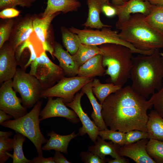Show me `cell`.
I'll return each instance as SVG.
<instances>
[{
	"label": "cell",
	"mask_w": 163,
	"mask_h": 163,
	"mask_svg": "<svg viewBox=\"0 0 163 163\" xmlns=\"http://www.w3.org/2000/svg\"><path fill=\"white\" fill-rule=\"evenodd\" d=\"M102 105V116L110 129L124 133L135 129L147 132V112L152 106L131 86L123 87L111 94Z\"/></svg>",
	"instance_id": "1"
},
{
	"label": "cell",
	"mask_w": 163,
	"mask_h": 163,
	"mask_svg": "<svg viewBox=\"0 0 163 163\" xmlns=\"http://www.w3.org/2000/svg\"><path fill=\"white\" fill-rule=\"evenodd\" d=\"M130 78L132 88L147 98L163 84V57L159 49L150 55L133 57Z\"/></svg>",
	"instance_id": "2"
},
{
	"label": "cell",
	"mask_w": 163,
	"mask_h": 163,
	"mask_svg": "<svg viewBox=\"0 0 163 163\" xmlns=\"http://www.w3.org/2000/svg\"><path fill=\"white\" fill-rule=\"evenodd\" d=\"M145 16L140 13L131 15L119 28L120 37L140 50L149 51L163 48V35L146 21Z\"/></svg>",
	"instance_id": "3"
},
{
	"label": "cell",
	"mask_w": 163,
	"mask_h": 163,
	"mask_svg": "<svg viewBox=\"0 0 163 163\" xmlns=\"http://www.w3.org/2000/svg\"><path fill=\"white\" fill-rule=\"evenodd\" d=\"M99 47L103 65L107 67L105 74L110 76L109 83L123 87L130 78L133 52L126 46L116 44H105Z\"/></svg>",
	"instance_id": "4"
},
{
	"label": "cell",
	"mask_w": 163,
	"mask_h": 163,
	"mask_svg": "<svg viewBox=\"0 0 163 163\" xmlns=\"http://www.w3.org/2000/svg\"><path fill=\"white\" fill-rule=\"evenodd\" d=\"M42 104V101H39L25 115L16 119L7 120L0 124L28 138L35 146L38 155L41 156L43 155L42 145L48 141L42 134L40 127V114Z\"/></svg>",
	"instance_id": "5"
},
{
	"label": "cell",
	"mask_w": 163,
	"mask_h": 163,
	"mask_svg": "<svg viewBox=\"0 0 163 163\" xmlns=\"http://www.w3.org/2000/svg\"><path fill=\"white\" fill-rule=\"evenodd\" d=\"M69 30L78 36L82 44L96 46L107 43L118 44L128 47L134 53L144 55L150 54V52L139 50L124 41L121 39L117 31L112 30L110 27H104L100 30L87 28L80 29L71 27Z\"/></svg>",
	"instance_id": "6"
},
{
	"label": "cell",
	"mask_w": 163,
	"mask_h": 163,
	"mask_svg": "<svg viewBox=\"0 0 163 163\" xmlns=\"http://www.w3.org/2000/svg\"><path fill=\"white\" fill-rule=\"evenodd\" d=\"M14 90L20 94L24 106L27 109L33 107L40 101L43 90L38 78L34 75L17 69L13 78Z\"/></svg>",
	"instance_id": "7"
},
{
	"label": "cell",
	"mask_w": 163,
	"mask_h": 163,
	"mask_svg": "<svg viewBox=\"0 0 163 163\" xmlns=\"http://www.w3.org/2000/svg\"><path fill=\"white\" fill-rule=\"evenodd\" d=\"M29 73L38 78L43 90L53 86L65 75L59 66L53 63L48 58L45 51L31 63Z\"/></svg>",
	"instance_id": "8"
},
{
	"label": "cell",
	"mask_w": 163,
	"mask_h": 163,
	"mask_svg": "<svg viewBox=\"0 0 163 163\" xmlns=\"http://www.w3.org/2000/svg\"><path fill=\"white\" fill-rule=\"evenodd\" d=\"M93 78L76 76L63 77L53 86L43 90L40 98L57 97L62 98L65 104L71 102L76 94L83 87Z\"/></svg>",
	"instance_id": "9"
},
{
	"label": "cell",
	"mask_w": 163,
	"mask_h": 163,
	"mask_svg": "<svg viewBox=\"0 0 163 163\" xmlns=\"http://www.w3.org/2000/svg\"><path fill=\"white\" fill-rule=\"evenodd\" d=\"M13 89L12 79L2 83L0 88V110L16 119L26 114L27 109L21 104V99Z\"/></svg>",
	"instance_id": "10"
},
{
	"label": "cell",
	"mask_w": 163,
	"mask_h": 163,
	"mask_svg": "<svg viewBox=\"0 0 163 163\" xmlns=\"http://www.w3.org/2000/svg\"><path fill=\"white\" fill-rule=\"evenodd\" d=\"M84 94L82 91L79 93L77 92L73 100L66 105L75 112L82 123V126L78 129V135L83 136L87 134L91 139L94 143L98 136V132L100 130L90 119L82 107L81 101Z\"/></svg>",
	"instance_id": "11"
},
{
	"label": "cell",
	"mask_w": 163,
	"mask_h": 163,
	"mask_svg": "<svg viewBox=\"0 0 163 163\" xmlns=\"http://www.w3.org/2000/svg\"><path fill=\"white\" fill-rule=\"evenodd\" d=\"M53 97H48L46 105L40 113V121L51 117H60L65 118L73 123L79 121L75 112L67 107L62 98L57 97L53 99Z\"/></svg>",
	"instance_id": "12"
},
{
	"label": "cell",
	"mask_w": 163,
	"mask_h": 163,
	"mask_svg": "<svg viewBox=\"0 0 163 163\" xmlns=\"http://www.w3.org/2000/svg\"><path fill=\"white\" fill-rule=\"evenodd\" d=\"M112 5L117 11L118 19L115 26L118 29L133 14L140 13L145 16L148 15L152 5L148 1L144 0H127L121 5Z\"/></svg>",
	"instance_id": "13"
},
{
	"label": "cell",
	"mask_w": 163,
	"mask_h": 163,
	"mask_svg": "<svg viewBox=\"0 0 163 163\" xmlns=\"http://www.w3.org/2000/svg\"><path fill=\"white\" fill-rule=\"evenodd\" d=\"M148 141V139H142L134 143L120 146L118 154L121 156L129 158L136 163H155L146 151Z\"/></svg>",
	"instance_id": "14"
},
{
	"label": "cell",
	"mask_w": 163,
	"mask_h": 163,
	"mask_svg": "<svg viewBox=\"0 0 163 163\" xmlns=\"http://www.w3.org/2000/svg\"><path fill=\"white\" fill-rule=\"evenodd\" d=\"M14 50L11 46L4 45L0 51V83L12 79L17 71Z\"/></svg>",
	"instance_id": "15"
},
{
	"label": "cell",
	"mask_w": 163,
	"mask_h": 163,
	"mask_svg": "<svg viewBox=\"0 0 163 163\" xmlns=\"http://www.w3.org/2000/svg\"><path fill=\"white\" fill-rule=\"evenodd\" d=\"M60 13L48 15L42 18H36L33 21L34 32L41 43L44 50L49 52L53 59L54 46L52 45L49 40L48 31L52 21Z\"/></svg>",
	"instance_id": "16"
},
{
	"label": "cell",
	"mask_w": 163,
	"mask_h": 163,
	"mask_svg": "<svg viewBox=\"0 0 163 163\" xmlns=\"http://www.w3.org/2000/svg\"><path fill=\"white\" fill-rule=\"evenodd\" d=\"M53 55L58 60L59 66L63 70L65 75L67 77H74L77 75L79 66L72 56L57 42H55L54 44Z\"/></svg>",
	"instance_id": "17"
},
{
	"label": "cell",
	"mask_w": 163,
	"mask_h": 163,
	"mask_svg": "<svg viewBox=\"0 0 163 163\" xmlns=\"http://www.w3.org/2000/svg\"><path fill=\"white\" fill-rule=\"evenodd\" d=\"M78 135V133L75 134L74 132L68 135H62L52 130L47 133V136L50 138L46 144L42 147V149L45 151L55 150L67 154V149L70 141Z\"/></svg>",
	"instance_id": "18"
},
{
	"label": "cell",
	"mask_w": 163,
	"mask_h": 163,
	"mask_svg": "<svg viewBox=\"0 0 163 163\" xmlns=\"http://www.w3.org/2000/svg\"><path fill=\"white\" fill-rule=\"evenodd\" d=\"M102 61V55H96L79 67L77 76L93 78L97 76L103 75L106 69L103 65Z\"/></svg>",
	"instance_id": "19"
},
{
	"label": "cell",
	"mask_w": 163,
	"mask_h": 163,
	"mask_svg": "<svg viewBox=\"0 0 163 163\" xmlns=\"http://www.w3.org/2000/svg\"><path fill=\"white\" fill-rule=\"evenodd\" d=\"M93 80L84 85L82 88L81 91L86 95L92 105L93 111L91 116L93 121L100 130L107 129V127L105 123L101 113L102 105L97 102L93 92Z\"/></svg>",
	"instance_id": "20"
},
{
	"label": "cell",
	"mask_w": 163,
	"mask_h": 163,
	"mask_svg": "<svg viewBox=\"0 0 163 163\" xmlns=\"http://www.w3.org/2000/svg\"><path fill=\"white\" fill-rule=\"evenodd\" d=\"M81 6L79 0H47V6L42 17L44 18L60 12L66 13L77 11Z\"/></svg>",
	"instance_id": "21"
},
{
	"label": "cell",
	"mask_w": 163,
	"mask_h": 163,
	"mask_svg": "<svg viewBox=\"0 0 163 163\" xmlns=\"http://www.w3.org/2000/svg\"><path fill=\"white\" fill-rule=\"evenodd\" d=\"M88 8V14L86 21L82 25L85 28L97 29L104 27H111L110 25L104 24L100 19L102 5L99 0H86Z\"/></svg>",
	"instance_id": "22"
},
{
	"label": "cell",
	"mask_w": 163,
	"mask_h": 163,
	"mask_svg": "<svg viewBox=\"0 0 163 163\" xmlns=\"http://www.w3.org/2000/svg\"><path fill=\"white\" fill-rule=\"evenodd\" d=\"M94 145H90L88 151L98 155L102 159H105L106 155H109L114 158L122 157L118 153L120 147L112 141L107 142L98 136Z\"/></svg>",
	"instance_id": "23"
},
{
	"label": "cell",
	"mask_w": 163,
	"mask_h": 163,
	"mask_svg": "<svg viewBox=\"0 0 163 163\" xmlns=\"http://www.w3.org/2000/svg\"><path fill=\"white\" fill-rule=\"evenodd\" d=\"M148 115L146 129L148 139L163 141V117L155 110H151Z\"/></svg>",
	"instance_id": "24"
},
{
	"label": "cell",
	"mask_w": 163,
	"mask_h": 163,
	"mask_svg": "<svg viewBox=\"0 0 163 163\" xmlns=\"http://www.w3.org/2000/svg\"><path fill=\"white\" fill-rule=\"evenodd\" d=\"M92 86L93 94L102 104L109 95L115 92L122 87L112 83H102L97 78H93Z\"/></svg>",
	"instance_id": "25"
},
{
	"label": "cell",
	"mask_w": 163,
	"mask_h": 163,
	"mask_svg": "<svg viewBox=\"0 0 163 163\" xmlns=\"http://www.w3.org/2000/svg\"><path fill=\"white\" fill-rule=\"evenodd\" d=\"M33 21L31 19L26 20L20 24L17 28L13 42L11 45L15 51L34 33Z\"/></svg>",
	"instance_id": "26"
},
{
	"label": "cell",
	"mask_w": 163,
	"mask_h": 163,
	"mask_svg": "<svg viewBox=\"0 0 163 163\" xmlns=\"http://www.w3.org/2000/svg\"><path fill=\"white\" fill-rule=\"evenodd\" d=\"M100 54H101V51L99 46L82 43L77 52L72 56L79 67L88 60Z\"/></svg>",
	"instance_id": "27"
},
{
	"label": "cell",
	"mask_w": 163,
	"mask_h": 163,
	"mask_svg": "<svg viewBox=\"0 0 163 163\" xmlns=\"http://www.w3.org/2000/svg\"><path fill=\"white\" fill-rule=\"evenodd\" d=\"M146 21L163 35V6L152 5L149 13L145 16Z\"/></svg>",
	"instance_id": "28"
},
{
	"label": "cell",
	"mask_w": 163,
	"mask_h": 163,
	"mask_svg": "<svg viewBox=\"0 0 163 163\" xmlns=\"http://www.w3.org/2000/svg\"><path fill=\"white\" fill-rule=\"evenodd\" d=\"M26 137L19 133H16L13 139V154L12 158L13 163H31V160L27 159L24 155L23 145Z\"/></svg>",
	"instance_id": "29"
},
{
	"label": "cell",
	"mask_w": 163,
	"mask_h": 163,
	"mask_svg": "<svg viewBox=\"0 0 163 163\" xmlns=\"http://www.w3.org/2000/svg\"><path fill=\"white\" fill-rule=\"evenodd\" d=\"M62 39L64 46L67 50L73 55L77 52L82 44L78 36L65 28L62 29Z\"/></svg>",
	"instance_id": "30"
},
{
	"label": "cell",
	"mask_w": 163,
	"mask_h": 163,
	"mask_svg": "<svg viewBox=\"0 0 163 163\" xmlns=\"http://www.w3.org/2000/svg\"><path fill=\"white\" fill-rule=\"evenodd\" d=\"M146 150L149 155L156 163H163V141L149 139Z\"/></svg>",
	"instance_id": "31"
},
{
	"label": "cell",
	"mask_w": 163,
	"mask_h": 163,
	"mask_svg": "<svg viewBox=\"0 0 163 163\" xmlns=\"http://www.w3.org/2000/svg\"><path fill=\"white\" fill-rule=\"evenodd\" d=\"M98 135L103 139L110 140L120 146L125 145V133L108 129L99 131Z\"/></svg>",
	"instance_id": "32"
},
{
	"label": "cell",
	"mask_w": 163,
	"mask_h": 163,
	"mask_svg": "<svg viewBox=\"0 0 163 163\" xmlns=\"http://www.w3.org/2000/svg\"><path fill=\"white\" fill-rule=\"evenodd\" d=\"M13 149V139L8 137H0V163H5L12 155L9 152Z\"/></svg>",
	"instance_id": "33"
},
{
	"label": "cell",
	"mask_w": 163,
	"mask_h": 163,
	"mask_svg": "<svg viewBox=\"0 0 163 163\" xmlns=\"http://www.w3.org/2000/svg\"><path fill=\"white\" fill-rule=\"evenodd\" d=\"M149 101L155 110L163 117V85L157 92L152 94Z\"/></svg>",
	"instance_id": "34"
},
{
	"label": "cell",
	"mask_w": 163,
	"mask_h": 163,
	"mask_svg": "<svg viewBox=\"0 0 163 163\" xmlns=\"http://www.w3.org/2000/svg\"><path fill=\"white\" fill-rule=\"evenodd\" d=\"M125 143L127 145L134 143L142 139H148L147 132L137 129L132 130L125 133Z\"/></svg>",
	"instance_id": "35"
},
{
	"label": "cell",
	"mask_w": 163,
	"mask_h": 163,
	"mask_svg": "<svg viewBox=\"0 0 163 163\" xmlns=\"http://www.w3.org/2000/svg\"><path fill=\"white\" fill-rule=\"evenodd\" d=\"M33 0H0V9L7 8H14L17 5L28 7L30 6Z\"/></svg>",
	"instance_id": "36"
},
{
	"label": "cell",
	"mask_w": 163,
	"mask_h": 163,
	"mask_svg": "<svg viewBox=\"0 0 163 163\" xmlns=\"http://www.w3.org/2000/svg\"><path fill=\"white\" fill-rule=\"evenodd\" d=\"M79 155L82 161L85 163H105L109 160L107 158L101 159L89 151L81 152Z\"/></svg>",
	"instance_id": "37"
},
{
	"label": "cell",
	"mask_w": 163,
	"mask_h": 163,
	"mask_svg": "<svg viewBox=\"0 0 163 163\" xmlns=\"http://www.w3.org/2000/svg\"><path fill=\"white\" fill-rule=\"evenodd\" d=\"M13 24V21L10 20L1 26L0 27V49L3 46L5 42L8 40Z\"/></svg>",
	"instance_id": "38"
},
{
	"label": "cell",
	"mask_w": 163,
	"mask_h": 163,
	"mask_svg": "<svg viewBox=\"0 0 163 163\" xmlns=\"http://www.w3.org/2000/svg\"><path fill=\"white\" fill-rule=\"evenodd\" d=\"M19 11L14 8H7L3 9L0 12V18L3 19L10 18L18 16Z\"/></svg>",
	"instance_id": "39"
},
{
	"label": "cell",
	"mask_w": 163,
	"mask_h": 163,
	"mask_svg": "<svg viewBox=\"0 0 163 163\" xmlns=\"http://www.w3.org/2000/svg\"><path fill=\"white\" fill-rule=\"evenodd\" d=\"M102 12L107 17H112L117 15V11L114 7L110 3L103 5L102 7Z\"/></svg>",
	"instance_id": "40"
},
{
	"label": "cell",
	"mask_w": 163,
	"mask_h": 163,
	"mask_svg": "<svg viewBox=\"0 0 163 163\" xmlns=\"http://www.w3.org/2000/svg\"><path fill=\"white\" fill-rule=\"evenodd\" d=\"M31 163H55L53 157L45 158L42 156L35 157L31 160Z\"/></svg>",
	"instance_id": "41"
},
{
	"label": "cell",
	"mask_w": 163,
	"mask_h": 163,
	"mask_svg": "<svg viewBox=\"0 0 163 163\" xmlns=\"http://www.w3.org/2000/svg\"><path fill=\"white\" fill-rule=\"evenodd\" d=\"M60 152L56 151L53 157L55 163H70L65 157Z\"/></svg>",
	"instance_id": "42"
},
{
	"label": "cell",
	"mask_w": 163,
	"mask_h": 163,
	"mask_svg": "<svg viewBox=\"0 0 163 163\" xmlns=\"http://www.w3.org/2000/svg\"><path fill=\"white\" fill-rule=\"evenodd\" d=\"M13 118V117L11 115L2 110H0V124Z\"/></svg>",
	"instance_id": "43"
},
{
	"label": "cell",
	"mask_w": 163,
	"mask_h": 163,
	"mask_svg": "<svg viewBox=\"0 0 163 163\" xmlns=\"http://www.w3.org/2000/svg\"><path fill=\"white\" fill-rule=\"evenodd\" d=\"M101 4L103 5L104 4L109 3L110 0H99ZM113 4L116 5H122L123 3L127 0H111Z\"/></svg>",
	"instance_id": "44"
},
{
	"label": "cell",
	"mask_w": 163,
	"mask_h": 163,
	"mask_svg": "<svg viewBox=\"0 0 163 163\" xmlns=\"http://www.w3.org/2000/svg\"><path fill=\"white\" fill-rule=\"evenodd\" d=\"M109 163H127L129 161L126 159L122 157L120 158H114V159L109 160L108 161Z\"/></svg>",
	"instance_id": "45"
},
{
	"label": "cell",
	"mask_w": 163,
	"mask_h": 163,
	"mask_svg": "<svg viewBox=\"0 0 163 163\" xmlns=\"http://www.w3.org/2000/svg\"><path fill=\"white\" fill-rule=\"evenodd\" d=\"M147 1L152 5L163 6V0H147Z\"/></svg>",
	"instance_id": "46"
},
{
	"label": "cell",
	"mask_w": 163,
	"mask_h": 163,
	"mask_svg": "<svg viewBox=\"0 0 163 163\" xmlns=\"http://www.w3.org/2000/svg\"><path fill=\"white\" fill-rule=\"evenodd\" d=\"M12 134V133L11 131L4 132L1 131H0V137H9L11 136Z\"/></svg>",
	"instance_id": "47"
},
{
	"label": "cell",
	"mask_w": 163,
	"mask_h": 163,
	"mask_svg": "<svg viewBox=\"0 0 163 163\" xmlns=\"http://www.w3.org/2000/svg\"><path fill=\"white\" fill-rule=\"evenodd\" d=\"M160 54L161 56L163 57V53H160Z\"/></svg>",
	"instance_id": "48"
},
{
	"label": "cell",
	"mask_w": 163,
	"mask_h": 163,
	"mask_svg": "<svg viewBox=\"0 0 163 163\" xmlns=\"http://www.w3.org/2000/svg\"><path fill=\"white\" fill-rule=\"evenodd\" d=\"M145 0V1H147V0Z\"/></svg>",
	"instance_id": "49"
}]
</instances>
